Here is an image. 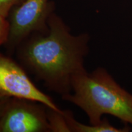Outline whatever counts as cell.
I'll list each match as a JSON object with an SVG mask.
<instances>
[{
    "label": "cell",
    "instance_id": "obj_2",
    "mask_svg": "<svg viewBox=\"0 0 132 132\" xmlns=\"http://www.w3.org/2000/svg\"><path fill=\"white\" fill-rule=\"evenodd\" d=\"M72 90L61 97L86 114L90 125H97L103 115H111L132 125V94L123 89L106 69L98 67L73 76Z\"/></svg>",
    "mask_w": 132,
    "mask_h": 132
},
{
    "label": "cell",
    "instance_id": "obj_1",
    "mask_svg": "<svg viewBox=\"0 0 132 132\" xmlns=\"http://www.w3.org/2000/svg\"><path fill=\"white\" fill-rule=\"evenodd\" d=\"M47 34L34 33L17 46L15 59L28 74L42 82L48 91L61 97L72 90L73 76L86 70L90 34L75 35L61 16L54 12L48 19Z\"/></svg>",
    "mask_w": 132,
    "mask_h": 132
},
{
    "label": "cell",
    "instance_id": "obj_6",
    "mask_svg": "<svg viewBox=\"0 0 132 132\" xmlns=\"http://www.w3.org/2000/svg\"><path fill=\"white\" fill-rule=\"evenodd\" d=\"M63 112L70 132H128L131 129L127 124L122 128L115 127L105 117L98 124L86 125L77 121L71 110H64Z\"/></svg>",
    "mask_w": 132,
    "mask_h": 132
},
{
    "label": "cell",
    "instance_id": "obj_8",
    "mask_svg": "<svg viewBox=\"0 0 132 132\" xmlns=\"http://www.w3.org/2000/svg\"><path fill=\"white\" fill-rule=\"evenodd\" d=\"M25 0H0V20L7 19L13 7L19 6Z\"/></svg>",
    "mask_w": 132,
    "mask_h": 132
},
{
    "label": "cell",
    "instance_id": "obj_7",
    "mask_svg": "<svg viewBox=\"0 0 132 132\" xmlns=\"http://www.w3.org/2000/svg\"><path fill=\"white\" fill-rule=\"evenodd\" d=\"M47 117L51 132H70L63 110L59 111L48 107Z\"/></svg>",
    "mask_w": 132,
    "mask_h": 132
},
{
    "label": "cell",
    "instance_id": "obj_4",
    "mask_svg": "<svg viewBox=\"0 0 132 132\" xmlns=\"http://www.w3.org/2000/svg\"><path fill=\"white\" fill-rule=\"evenodd\" d=\"M48 106L16 97H0V131L51 132Z\"/></svg>",
    "mask_w": 132,
    "mask_h": 132
},
{
    "label": "cell",
    "instance_id": "obj_3",
    "mask_svg": "<svg viewBox=\"0 0 132 132\" xmlns=\"http://www.w3.org/2000/svg\"><path fill=\"white\" fill-rule=\"evenodd\" d=\"M56 4L52 0H25L13 7L8 16L9 32L3 45L8 56L14 55L17 46L34 33L47 34L48 19L55 12Z\"/></svg>",
    "mask_w": 132,
    "mask_h": 132
},
{
    "label": "cell",
    "instance_id": "obj_5",
    "mask_svg": "<svg viewBox=\"0 0 132 132\" xmlns=\"http://www.w3.org/2000/svg\"><path fill=\"white\" fill-rule=\"evenodd\" d=\"M16 97L40 102L61 111L53 99L34 85L28 73L12 56L0 54V97Z\"/></svg>",
    "mask_w": 132,
    "mask_h": 132
}]
</instances>
